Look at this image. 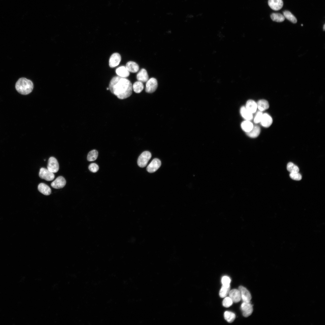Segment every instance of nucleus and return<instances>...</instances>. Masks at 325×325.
<instances>
[{
	"mask_svg": "<svg viewBox=\"0 0 325 325\" xmlns=\"http://www.w3.org/2000/svg\"><path fill=\"white\" fill-rule=\"evenodd\" d=\"M241 309L243 315L245 317H247L252 314L253 309L252 306L250 303L243 302L241 306Z\"/></svg>",
	"mask_w": 325,
	"mask_h": 325,
	"instance_id": "1a4fd4ad",
	"label": "nucleus"
},
{
	"mask_svg": "<svg viewBox=\"0 0 325 325\" xmlns=\"http://www.w3.org/2000/svg\"><path fill=\"white\" fill-rule=\"evenodd\" d=\"M111 92L120 99H126L132 93V85L128 79L118 76L113 77L109 85Z\"/></svg>",
	"mask_w": 325,
	"mask_h": 325,
	"instance_id": "f257e3e1",
	"label": "nucleus"
},
{
	"mask_svg": "<svg viewBox=\"0 0 325 325\" xmlns=\"http://www.w3.org/2000/svg\"><path fill=\"white\" fill-rule=\"evenodd\" d=\"M66 182V181L63 177L59 176L51 183V186L55 189L61 188L65 186Z\"/></svg>",
	"mask_w": 325,
	"mask_h": 325,
	"instance_id": "9b49d317",
	"label": "nucleus"
},
{
	"mask_svg": "<svg viewBox=\"0 0 325 325\" xmlns=\"http://www.w3.org/2000/svg\"><path fill=\"white\" fill-rule=\"evenodd\" d=\"M230 289V286H226L222 285L219 291L220 296L222 298L226 297L228 294Z\"/></svg>",
	"mask_w": 325,
	"mask_h": 325,
	"instance_id": "cd10ccee",
	"label": "nucleus"
},
{
	"mask_svg": "<svg viewBox=\"0 0 325 325\" xmlns=\"http://www.w3.org/2000/svg\"><path fill=\"white\" fill-rule=\"evenodd\" d=\"M161 165L160 160L157 158L153 159L147 168L148 172L152 173L155 172L160 167Z\"/></svg>",
	"mask_w": 325,
	"mask_h": 325,
	"instance_id": "6e6552de",
	"label": "nucleus"
},
{
	"mask_svg": "<svg viewBox=\"0 0 325 325\" xmlns=\"http://www.w3.org/2000/svg\"><path fill=\"white\" fill-rule=\"evenodd\" d=\"M151 157V153L148 151L143 152L139 156L137 161L139 167L143 168L145 167Z\"/></svg>",
	"mask_w": 325,
	"mask_h": 325,
	"instance_id": "7ed1b4c3",
	"label": "nucleus"
},
{
	"mask_svg": "<svg viewBox=\"0 0 325 325\" xmlns=\"http://www.w3.org/2000/svg\"><path fill=\"white\" fill-rule=\"evenodd\" d=\"M15 88L20 94L27 95L30 93L33 88L32 82L24 77L20 78L15 84Z\"/></svg>",
	"mask_w": 325,
	"mask_h": 325,
	"instance_id": "f03ea898",
	"label": "nucleus"
},
{
	"mask_svg": "<svg viewBox=\"0 0 325 325\" xmlns=\"http://www.w3.org/2000/svg\"><path fill=\"white\" fill-rule=\"evenodd\" d=\"M287 169L290 173L299 172V171L298 166L291 162H289L287 164Z\"/></svg>",
	"mask_w": 325,
	"mask_h": 325,
	"instance_id": "c756f323",
	"label": "nucleus"
},
{
	"mask_svg": "<svg viewBox=\"0 0 325 325\" xmlns=\"http://www.w3.org/2000/svg\"><path fill=\"white\" fill-rule=\"evenodd\" d=\"M325 24H324V25H323V30H325Z\"/></svg>",
	"mask_w": 325,
	"mask_h": 325,
	"instance_id": "c9c22d12",
	"label": "nucleus"
},
{
	"mask_svg": "<svg viewBox=\"0 0 325 325\" xmlns=\"http://www.w3.org/2000/svg\"><path fill=\"white\" fill-rule=\"evenodd\" d=\"M157 86V80L154 78H150L146 82L145 91L148 93H152L156 91Z\"/></svg>",
	"mask_w": 325,
	"mask_h": 325,
	"instance_id": "20e7f679",
	"label": "nucleus"
},
{
	"mask_svg": "<svg viewBox=\"0 0 325 325\" xmlns=\"http://www.w3.org/2000/svg\"><path fill=\"white\" fill-rule=\"evenodd\" d=\"M289 176L292 179L296 181L300 180L302 178L301 175L299 172L290 173Z\"/></svg>",
	"mask_w": 325,
	"mask_h": 325,
	"instance_id": "473e14b6",
	"label": "nucleus"
},
{
	"mask_svg": "<svg viewBox=\"0 0 325 325\" xmlns=\"http://www.w3.org/2000/svg\"><path fill=\"white\" fill-rule=\"evenodd\" d=\"M116 72L118 76L122 78L128 77L130 74L129 71L124 66H121L116 68Z\"/></svg>",
	"mask_w": 325,
	"mask_h": 325,
	"instance_id": "dca6fc26",
	"label": "nucleus"
},
{
	"mask_svg": "<svg viewBox=\"0 0 325 325\" xmlns=\"http://www.w3.org/2000/svg\"><path fill=\"white\" fill-rule=\"evenodd\" d=\"M240 112L242 116L246 120L250 121L253 119L252 113L249 111L245 107L242 106L240 109Z\"/></svg>",
	"mask_w": 325,
	"mask_h": 325,
	"instance_id": "f3484780",
	"label": "nucleus"
},
{
	"mask_svg": "<svg viewBox=\"0 0 325 325\" xmlns=\"http://www.w3.org/2000/svg\"><path fill=\"white\" fill-rule=\"evenodd\" d=\"M121 57L120 55L118 53H115L110 56L109 60V65L110 67L113 68L117 66L121 61Z\"/></svg>",
	"mask_w": 325,
	"mask_h": 325,
	"instance_id": "9d476101",
	"label": "nucleus"
},
{
	"mask_svg": "<svg viewBox=\"0 0 325 325\" xmlns=\"http://www.w3.org/2000/svg\"><path fill=\"white\" fill-rule=\"evenodd\" d=\"M125 67L129 72L136 73L139 70V66L138 64L132 61L128 62L126 63Z\"/></svg>",
	"mask_w": 325,
	"mask_h": 325,
	"instance_id": "aec40b11",
	"label": "nucleus"
},
{
	"mask_svg": "<svg viewBox=\"0 0 325 325\" xmlns=\"http://www.w3.org/2000/svg\"><path fill=\"white\" fill-rule=\"evenodd\" d=\"M271 17L272 20L276 22H281L285 19L284 16L280 13H273L271 15Z\"/></svg>",
	"mask_w": 325,
	"mask_h": 325,
	"instance_id": "393cba45",
	"label": "nucleus"
},
{
	"mask_svg": "<svg viewBox=\"0 0 325 325\" xmlns=\"http://www.w3.org/2000/svg\"><path fill=\"white\" fill-rule=\"evenodd\" d=\"M241 126L242 129L246 133L252 130L253 125L250 121L246 120L241 123Z\"/></svg>",
	"mask_w": 325,
	"mask_h": 325,
	"instance_id": "5701e85b",
	"label": "nucleus"
},
{
	"mask_svg": "<svg viewBox=\"0 0 325 325\" xmlns=\"http://www.w3.org/2000/svg\"><path fill=\"white\" fill-rule=\"evenodd\" d=\"M38 190L40 192L46 195H49L51 193L50 188L44 183H41L39 184L38 186Z\"/></svg>",
	"mask_w": 325,
	"mask_h": 325,
	"instance_id": "6ab92c4d",
	"label": "nucleus"
},
{
	"mask_svg": "<svg viewBox=\"0 0 325 325\" xmlns=\"http://www.w3.org/2000/svg\"><path fill=\"white\" fill-rule=\"evenodd\" d=\"M98 152L95 150H92L90 151L88 155L87 159L89 161H92L95 160L97 158Z\"/></svg>",
	"mask_w": 325,
	"mask_h": 325,
	"instance_id": "c85d7f7f",
	"label": "nucleus"
},
{
	"mask_svg": "<svg viewBox=\"0 0 325 325\" xmlns=\"http://www.w3.org/2000/svg\"><path fill=\"white\" fill-rule=\"evenodd\" d=\"M272 122V119L269 115L267 113L263 114L260 122L262 126L264 127L268 128L271 125Z\"/></svg>",
	"mask_w": 325,
	"mask_h": 325,
	"instance_id": "ddd939ff",
	"label": "nucleus"
},
{
	"mask_svg": "<svg viewBox=\"0 0 325 325\" xmlns=\"http://www.w3.org/2000/svg\"><path fill=\"white\" fill-rule=\"evenodd\" d=\"M228 294L229 297L233 302H238L241 299L240 292L238 289H232L230 291Z\"/></svg>",
	"mask_w": 325,
	"mask_h": 325,
	"instance_id": "f8f14e48",
	"label": "nucleus"
},
{
	"mask_svg": "<svg viewBox=\"0 0 325 325\" xmlns=\"http://www.w3.org/2000/svg\"><path fill=\"white\" fill-rule=\"evenodd\" d=\"M245 107L249 111L253 114L256 111L257 108V103L252 100H248L246 102Z\"/></svg>",
	"mask_w": 325,
	"mask_h": 325,
	"instance_id": "a211bd4d",
	"label": "nucleus"
},
{
	"mask_svg": "<svg viewBox=\"0 0 325 325\" xmlns=\"http://www.w3.org/2000/svg\"><path fill=\"white\" fill-rule=\"evenodd\" d=\"M137 79L138 81L142 82H146L149 79V76L146 70L142 69L137 75Z\"/></svg>",
	"mask_w": 325,
	"mask_h": 325,
	"instance_id": "2eb2a0df",
	"label": "nucleus"
},
{
	"mask_svg": "<svg viewBox=\"0 0 325 325\" xmlns=\"http://www.w3.org/2000/svg\"><path fill=\"white\" fill-rule=\"evenodd\" d=\"M144 85L142 82L138 81L135 82L132 85V89L135 92L139 93L143 89Z\"/></svg>",
	"mask_w": 325,
	"mask_h": 325,
	"instance_id": "b1692460",
	"label": "nucleus"
},
{
	"mask_svg": "<svg viewBox=\"0 0 325 325\" xmlns=\"http://www.w3.org/2000/svg\"><path fill=\"white\" fill-rule=\"evenodd\" d=\"M231 280L230 277L227 276H224L222 278L221 283L222 285L228 286H229Z\"/></svg>",
	"mask_w": 325,
	"mask_h": 325,
	"instance_id": "72a5a7b5",
	"label": "nucleus"
},
{
	"mask_svg": "<svg viewBox=\"0 0 325 325\" xmlns=\"http://www.w3.org/2000/svg\"><path fill=\"white\" fill-rule=\"evenodd\" d=\"M261 132L260 127L258 125H253L252 130L249 132H246V134L250 138H255L259 135Z\"/></svg>",
	"mask_w": 325,
	"mask_h": 325,
	"instance_id": "412c9836",
	"label": "nucleus"
},
{
	"mask_svg": "<svg viewBox=\"0 0 325 325\" xmlns=\"http://www.w3.org/2000/svg\"><path fill=\"white\" fill-rule=\"evenodd\" d=\"M47 167L49 171L53 173L57 172L59 169V165L57 159L54 157H50Z\"/></svg>",
	"mask_w": 325,
	"mask_h": 325,
	"instance_id": "423d86ee",
	"label": "nucleus"
},
{
	"mask_svg": "<svg viewBox=\"0 0 325 325\" xmlns=\"http://www.w3.org/2000/svg\"><path fill=\"white\" fill-rule=\"evenodd\" d=\"M256 103L257 108L260 111H265L268 109L269 107V103L268 101L265 100H260Z\"/></svg>",
	"mask_w": 325,
	"mask_h": 325,
	"instance_id": "4be33fe9",
	"label": "nucleus"
},
{
	"mask_svg": "<svg viewBox=\"0 0 325 325\" xmlns=\"http://www.w3.org/2000/svg\"><path fill=\"white\" fill-rule=\"evenodd\" d=\"M39 175L41 178L47 181H52L55 177L53 173L49 171L48 169L44 168H42L40 169Z\"/></svg>",
	"mask_w": 325,
	"mask_h": 325,
	"instance_id": "39448f33",
	"label": "nucleus"
},
{
	"mask_svg": "<svg viewBox=\"0 0 325 325\" xmlns=\"http://www.w3.org/2000/svg\"><path fill=\"white\" fill-rule=\"evenodd\" d=\"M233 301L229 297H225L222 302L223 305L226 308H228L232 305Z\"/></svg>",
	"mask_w": 325,
	"mask_h": 325,
	"instance_id": "7c9ffc66",
	"label": "nucleus"
},
{
	"mask_svg": "<svg viewBox=\"0 0 325 325\" xmlns=\"http://www.w3.org/2000/svg\"><path fill=\"white\" fill-rule=\"evenodd\" d=\"M224 317L225 320L230 323L232 322L236 317L235 314L229 311H225L224 314Z\"/></svg>",
	"mask_w": 325,
	"mask_h": 325,
	"instance_id": "bb28decb",
	"label": "nucleus"
},
{
	"mask_svg": "<svg viewBox=\"0 0 325 325\" xmlns=\"http://www.w3.org/2000/svg\"><path fill=\"white\" fill-rule=\"evenodd\" d=\"M107 90H109V88H107Z\"/></svg>",
	"mask_w": 325,
	"mask_h": 325,
	"instance_id": "e433bc0d",
	"label": "nucleus"
},
{
	"mask_svg": "<svg viewBox=\"0 0 325 325\" xmlns=\"http://www.w3.org/2000/svg\"><path fill=\"white\" fill-rule=\"evenodd\" d=\"M268 3L269 7L274 11L280 10L283 5L282 0H268Z\"/></svg>",
	"mask_w": 325,
	"mask_h": 325,
	"instance_id": "4468645a",
	"label": "nucleus"
},
{
	"mask_svg": "<svg viewBox=\"0 0 325 325\" xmlns=\"http://www.w3.org/2000/svg\"><path fill=\"white\" fill-rule=\"evenodd\" d=\"M263 114L261 111H260L257 112L254 119V122L255 123L257 124L260 122Z\"/></svg>",
	"mask_w": 325,
	"mask_h": 325,
	"instance_id": "2f4dec72",
	"label": "nucleus"
},
{
	"mask_svg": "<svg viewBox=\"0 0 325 325\" xmlns=\"http://www.w3.org/2000/svg\"><path fill=\"white\" fill-rule=\"evenodd\" d=\"M88 169L92 172L95 173L99 169V166L97 164L95 163L91 164L88 166Z\"/></svg>",
	"mask_w": 325,
	"mask_h": 325,
	"instance_id": "f704fd0d",
	"label": "nucleus"
},
{
	"mask_svg": "<svg viewBox=\"0 0 325 325\" xmlns=\"http://www.w3.org/2000/svg\"><path fill=\"white\" fill-rule=\"evenodd\" d=\"M283 15L285 18H286L292 23H297V20L295 16L290 11H285L283 12Z\"/></svg>",
	"mask_w": 325,
	"mask_h": 325,
	"instance_id": "a878e982",
	"label": "nucleus"
},
{
	"mask_svg": "<svg viewBox=\"0 0 325 325\" xmlns=\"http://www.w3.org/2000/svg\"><path fill=\"white\" fill-rule=\"evenodd\" d=\"M240 291L241 299L243 302L250 303L251 299V296L249 292L244 286H240L238 287Z\"/></svg>",
	"mask_w": 325,
	"mask_h": 325,
	"instance_id": "0eeeda50",
	"label": "nucleus"
}]
</instances>
